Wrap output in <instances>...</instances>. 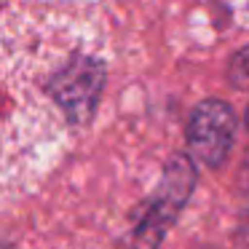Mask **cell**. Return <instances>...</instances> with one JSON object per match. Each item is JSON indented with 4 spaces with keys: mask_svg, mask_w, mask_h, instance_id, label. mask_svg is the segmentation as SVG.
Here are the masks:
<instances>
[{
    "mask_svg": "<svg viewBox=\"0 0 249 249\" xmlns=\"http://www.w3.org/2000/svg\"><path fill=\"white\" fill-rule=\"evenodd\" d=\"M196 188V166L190 158L174 156L172 161L163 166V177L158 182L156 196L150 198L142 222L134 233V247L131 249H158L169 228L179 217L185 201L190 198Z\"/></svg>",
    "mask_w": 249,
    "mask_h": 249,
    "instance_id": "1",
    "label": "cell"
},
{
    "mask_svg": "<svg viewBox=\"0 0 249 249\" xmlns=\"http://www.w3.org/2000/svg\"><path fill=\"white\" fill-rule=\"evenodd\" d=\"M236 137V115L231 105L220 99H206L193 110L188 121V145L196 161L217 169L228 158Z\"/></svg>",
    "mask_w": 249,
    "mask_h": 249,
    "instance_id": "2",
    "label": "cell"
},
{
    "mask_svg": "<svg viewBox=\"0 0 249 249\" xmlns=\"http://www.w3.org/2000/svg\"><path fill=\"white\" fill-rule=\"evenodd\" d=\"M231 78H233V83H238V86L249 83V46L233 56V62H231Z\"/></svg>",
    "mask_w": 249,
    "mask_h": 249,
    "instance_id": "3",
    "label": "cell"
},
{
    "mask_svg": "<svg viewBox=\"0 0 249 249\" xmlns=\"http://www.w3.org/2000/svg\"><path fill=\"white\" fill-rule=\"evenodd\" d=\"M241 188H244V193L249 196V153H247V158H244V166H241Z\"/></svg>",
    "mask_w": 249,
    "mask_h": 249,
    "instance_id": "4",
    "label": "cell"
},
{
    "mask_svg": "<svg viewBox=\"0 0 249 249\" xmlns=\"http://www.w3.org/2000/svg\"><path fill=\"white\" fill-rule=\"evenodd\" d=\"M247 129H249V110H247Z\"/></svg>",
    "mask_w": 249,
    "mask_h": 249,
    "instance_id": "5",
    "label": "cell"
}]
</instances>
